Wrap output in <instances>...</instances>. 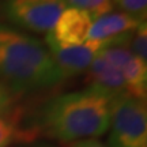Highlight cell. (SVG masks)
<instances>
[{
	"label": "cell",
	"instance_id": "13",
	"mask_svg": "<svg viewBox=\"0 0 147 147\" xmlns=\"http://www.w3.org/2000/svg\"><path fill=\"white\" fill-rule=\"evenodd\" d=\"M113 4H117L127 14L146 21L147 0H113Z\"/></svg>",
	"mask_w": 147,
	"mask_h": 147
},
{
	"label": "cell",
	"instance_id": "5",
	"mask_svg": "<svg viewBox=\"0 0 147 147\" xmlns=\"http://www.w3.org/2000/svg\"><path fill=\"white\" fill-rule=\"evenodd\" d=\"M132 33V32H131ZM131 33L110 38L101 55L120 71L125 82L127 93L140 101H146L147 63L138 59L129 49Z\"/></svg>",
	"mask_w": 147,
	"mask_h": 147
},
{
	"label": "cell",
	"instance_id": "7",
	"mask_svg": "<svg viewBox=\"0 0 147 147\" xmlns=\"http://www.w3.org/2000/svg\"><path fill=\"white\" fill-rule=\"evenodd\" d=\"M34 140L23 120V109L10 90L0 84V147H8L15 142L29 144Z\"/></svg>",
	"mask_w": 147,
	"mask_h": 147
},
{
	"label": "cell",
	"instance_id": "2",
	"mask_svg": "<svg viewBox=\"0 0 147 147\" xmlns=\"http://www.w3.org/2000/svg\"><path fill=\"white\" fill-rule=\"evenodd\" d=\"M64 79L40 40L0 23V84L25 94L61 83Z\"/></svg>",
	"mask_w": 147,
	"mask_h": 147
},
{
	"label": "cell",
	"instance_id": "8",
	"mask_svg": "<svg viewBox=\"0 0 147 147\" xmlns=\"http://www.w3.org/2000/svg\"><path fill=\"white\" fill-rule=\"evenodd\" d=\"M93 22L94 18L89 12L74 7H67L59 16L56 25L49 34L60 47L80 45L89 40Z\"/></svg>",
	"mask_w": 147,
	"mask_h": 147
},
{
	"label": "cell",
	"instance_id": "3",
	"mask_svg": "<svg viewBox=\"0 0 147 147\" xmlns=\"http://www.w3.org/2000/svg\"><path fill=\"white\" fill-rule=\"evenodd\" d=\"M109 147H147L146 101L129 94L112 100Z\"/></svg>",
	"mask_w": 147,
	"mask_h": 147
},
{
	"label": "cell",
	"instance_id": "15",
	"mask_svg": "<svg viewBox=\"0 0 147 147\" xmlns=\"http://www.w3.org/2000/svg\"><path fill=\"white\" fill-rule=\"evenodd\" d=\"M26 147H56L52 144H45V143H38V144H32V146H26Z\"/></svg>",
	"mask_w": 147,
	"mask_h": 147
},
{
	"label": "cell",
	"instance_id": "9",
	"mask_svg": "<svg viewBox=\"0 0 147 147\" xmlns=\"http://www.w3.org/2000/svg\"><path fill=\"white\" fill-rule=\"evenodd\" d=\"M87 80L90 83L89 87L105 93L112 100L119 95L128 94L125 82L120 71L101 53L97 55V57L91 61L90 67L87 68Z\"/></svg>",
	"mask_w": 147,
	"mask_h": 147
},
{
	"label": "cell",
	"instance_id": "11",
	"mask_svg": "<svg viewBox=\"0 0 147 147\" xmlns=\"http://www.w3.org/2000/svg\"><path fill=\"white\" fill-rule=\"evenodd\" d=\"M67 7L79 8L89 12L94 19L112 12L115 8L113 0H64Z\"/></svg>",
	"mask_w": 147,
	"mask_h": 147
},
{
	"label": "cell",
	"instance_id": "12",
	"mask_svg": "<svg viewBox=\"0 0 147 147\" xmlns=\"http://www.w3.org/2000/svg\"><path fill=\"white\" fill-rule=\"evenodd\" d=\"M129 49H131V52L134 53L138 59H140L142 61L147 63V25H146V21L142 22V23L131 33Z\"/></svg>",
	"mask_w": 147,
	"mask_h": 147
},
{
	"label": "cell",
	"instance_id": "10",
	"mask_svg": "<svg viewBox=\"0 0 147 147\" xmlns=\"http://www.w3.org/2000/svg\"><path fill=\"white\" fill-rule=\"evenodd\" d=\"M142 22L144 21L124 11H112L94 19L89 33V40H110L121 34L131 33Z\"/></svg>",
	"mask_w": 147,
	"mask_h": 147
},
{
	"label": "cell",
	"instance_id": "4",
	"mask_svg": "<svg viewBox=\"0 0 147 147\" xmlns=\"http://www.w3.org/2000/svg\"><path fill=\"white\" fill-rule=\"evenodd\" d=\"M67 8L64 0H4L5 19L29 32H52L59 16Z\"/></svg>",
	"mask_w": 147,
	"mask_h": 147
},
{
	"label": "cell",
	"instance_id": "1",
	"mask_svg": "<svg viewBox=\"0 0 147 147\" xmlns=\"http://www.w3.org/2000/svg\"><path fill=\"white\" fill-rule=\"evenodd\" d=\"M112 98L87 87L49 100L27 123L34 139L47 138L63 143L98 138L109 129Z\"/></svg>",
	"mask_w": 147,
	"mask_h": 147
},
{
	"label": "cell",
	"instance_id": "6",
	"mask_svg": "<svg viewBox=\"0 0 147 147\" xmlns=\"http://www.w3.org/2000/svg\"><path fill=\"white\" fill-rule=\"evenodd\" d=\"M108 41L109 40H87L80 45L60 47L48 33L45 47L48 48L63 79H67L87 71L91 61L106 47Z\"/></svg>",
	"mask_w": 147,
	"mask_h": 147
},
{
	"label": "cell",
	"instance_id": "14",
	"mask_svg": "<svg viewBox=\"0 0 147 147\" xmlns=\"http://www.w3.org/2000/svg\"><path fill=\"white\" fill-rule=\"evenodd\" d=\"M68 147H108L102 142H100L97 138H90V139H82L76 142H71Z\"/></svg>",
	"mask_w": 147,
	"mask_h": 147
}]
</instances>
